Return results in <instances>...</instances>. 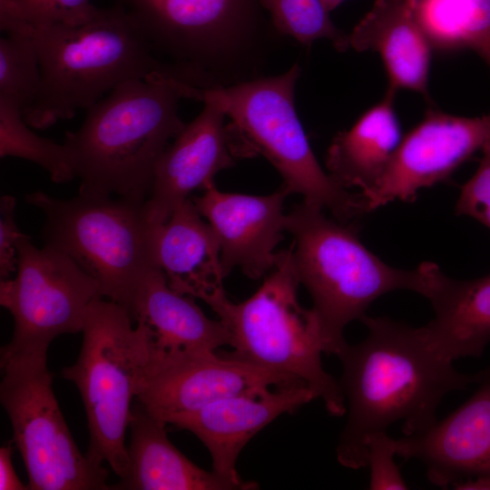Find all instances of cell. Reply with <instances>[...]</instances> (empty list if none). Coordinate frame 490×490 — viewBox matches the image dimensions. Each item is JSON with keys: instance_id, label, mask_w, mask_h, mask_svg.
<instances>
[{"instance_id": "obj_1", "label": "cell", "mask_w": 490, "mask_h": 490, "mask_svg": "<svg viewBox=\"0 0 490 490\" xmlns=\"http://www.w3.org/2000/svg\"><path fill=\"white\" fill-rule=\"evenodd\" d=\"M360 321L366 338L355 345L346 342L336 355L348 413L336 454L351 469L367 466L370 435L399 421L406 436L423 432L437 421L436 409L447 393L490 377V369L458 372L431 349L421 328L387 317L366 315Z\"/></svg>"}, {"instance_id": "obj_2", "label": "cell", "mask_w": 490, "mask_h": 490, "mask_svg": "<svg viewBox=\"0 0 490 490\" xmlns=\"http://www.w3.org/2000/svg\"><path fill=\"white\" fill-rule=\"evenodd\" d=\"M113 1L142 34L166 77L198 88L260 77L278 33L260 0Z\"/></svg>"}, {"instance_id": "obj_3", "label": "cell", "mask_w": 490, "mask_h": 490, "mask_svg": "<svg viewBox=\"0 0 490 490\" xmlns=\"http://www.w3.org/2000/svg\"><path fill=\"white\" fill-rule=\"evenodd\" d=\"M181 98L172 79L154 74L118 84L86 109L64 142L78 193L145 202L160 156L186 125Z\"/></svg>"}, {"instance_id": "obj_4", "label": "cell", "mask_w": 490, "mask_h": 490, "mask_svg": "<svg viewBox=\"0 0 490 490\" xmlns=\"http://www.w3.org/2000/svg\"><path fill=\"white\" fill-rule=\"evenodd\" d=\"M41 83L23 111L32 128L44 130L88 109L118 84L166 77L162 63L127 14L117 5L98 8L86 23L34 28Z\"/></svg>"}, {"instance_id": "obj_5", "label": "cell", "mask_w": 490, "mask_h": 490, "mask_svg": "<svg viewBox=\"0 0 490 490\" xmlns=\"http://www.w3.org/2000/svg\"><path fill=\"white\" fill-rule=\"evenodd\" d=\"M301 68L294 64L274 76H260L224 87L198 88L173 81L182 98L218 106L231 120L238 158L261 155L278 171L288 194L328 210L348 222L368 212L363 195L338 185L317 161L295 107Z\"/></svg>"}, {"instance_id": "obj_6", "label": "cell", "mask_w": 490, "mask_h": 490, "mask_svg": "<svg viewBox=\"0 0 490 490\" xmlns=\"http://www.w3.org/2000/svg\"><path fill=\"white\" fill-rule=\"evenodd\" d=\"M323 208L303 201L286 216L293 236L292 261L299 284L309 293L322 330L325 353L346 343L348 323L367 315L379 297L407 289L422 294L424 271L391 267L360 241L358 228L327 218Z\"/></svg>"}, {"instance_id": "obj_7", "label": "cell", "mask_w": 490, "mask_h": 490, "mask_svg": "<svg viewBox=\"0 0 490 490\" xmlns=\"http://www.w3.org/2000/svg\"><path fill=\"white\" fill-rule=\"evenodd\" d=\"M299 286L290 246L279 251L276 267L244 301H231L221 289L204 302L230 332L228 356L305 382L331 416H341L344 395L323 368L321 326L313 309L299 304Z\"/></svg>"}, {"instance_id": "obj_8", "label": "cell", "mask_w": 490, "mask_h": 490, "mask_svg": "<svg viewBox=\"0 0 490 490\" xmlns=\"http://www.w3.org/2000/svg\"><path fill=\"white\" fill-rule=\"evenodd\" d=\"M44 215V245L69 257L98 285L102 298L128 309L147 274L157 266L155 224L144 203L78 193L70 200L42 191L24 195Z\"/></svg>"}, {"instance_id": "obj_9", "label": "cell", "mask_w": 490, "mask_h": 490, "mask_svg": "<svg viewBox=\"0 0 490 490\" xmlns=\"http://www.w3.org/2000/svg\"><path fill=\"white\" fill-rule=\"evenodd\" d=\"M75 363L63 369L78 388L87 416L89 446L85 455L106 463L123 477L129 466L126 430L150 362L143 329L121 305L104 298L89 307Z\"/></svg>"}, {"instance_id": "obj_10", "label": "cell", "mask_w": 490, "mask_h": 490, "mask_svg": "<svg viewBox=\"0 0 490 490\" xmlns=\"http://www.w3.org/2000/svg\"><path fill=\"white\" fill-rule=\"evenodd\" d=\"M0 401L29 490H107L108 471L74 442L53 390L47 355L0 357Z\"/></svg>"}, {"instance_id": "obj_11", "label": "cell", "mask_w": 490, "mask_h": 490, "mask_svg": "<svg viewBox=\"0 0 490 490\" xmlns=\"http://www.w3.org/2000/svg\"><path fill=\"white\" fill-rule=\"evenodd\" d=\"M17 251L15 276L0 281V304L15 322L1 355H47L56 337L82 332L90 305L102 296L97 283L63 252L38 249L28 236Z\"/></svg>"}, {"instance_id": "obj_12", "label": "cell", "mask_w": 490, "mask_h": 490, "mask_svg": "<svg viewBox=\"0 0 490 490\" xmlns=\"http://www.w3.org/2000/svg\"><path fill=\"white\" fill-rule=\"evenodd\" d=\"M490 136V113L453 115L428 109L403 137L377 185L363 197L370 212L394 201H414L420 190L446 181Z\"/></svg>"}, {"instance_id": "obj_13", "label": "cell", "mask_w": 490, "mask_h": 490, "mask_svg": "<svg viewBox=\"0 0 490 490\" xmlns=\"http://www.w3.org/2000/svg\"><path fill=\"white\" fill-rule=\"evenodd\" d=\"M292 381L296 379L227 354L198 352L151 362L136 400L166 423L229 396Z\"/></svg>"}, {"instance_id": "obj_14", "label": "cell", "mask_w": 490, "mask_h": 490, "mask_svg": "<svg viewBox=\"0 0 490 490\" xmlns=\"http://www.w3.org/2000/svg\"><path fill=\"white\" fill-rule=\"evenodd\" d=\"M317 397L303 381L260 387L229 396L195 411L170 417L167 425L195 435L208 449L212 470L240 485L257 489L239 475L236 464L243 447L262 428L283 414H291Z\"/></svg>"}, {"instance_id": "obj_15", "label": "cell", "mask_w": 490, "mask_h": 490, "mask_svg": "<svg viewBox=\"0 0 490 490\" xmlns=\"http://www.w3.org/2000/svg\"><path fill=\"white\" fill-rule=\"evenodd\" d=\"M288 195L283 188L268 195L225 192L212 183L191 198L217 236L225 278L239 268L257 279L276 267L279 251L275 250L286 231L283 204Z\"/></svg>"}, {"instance_id": "obj_16", "label": "cell", "mask_w": 490, "mask_h": 490, "mask_svg": "<svg viewBox=\"0 0 490 490\" xmlns=\"http://www.w3.org/2000/svg\"><path fill=\"white\" fill-rule=\"evenodd\" d=\"M226 117L218 106L204 103L201 113L162 153L144 203L150 222L166 221L192 191H204L218 172L235 164L238 157Z\"/></svg>"}, {"instance_id": "obj_17", "label": "cell", "mask_w": 490, "mask_h": 490, "mask_svg": "<svg viewBox=\"0 0 490 490\" xmlns=\"http://www.w3.org/2000/svg\"><path fill=\"white\" fill-rule=\"evenodd\" d=\"M479 385L444 419L396 439L397 456L423 463L428 480L436 486L490 475V377Z\"/></svg>"}, {"instance_id": "obj_18", "label": "cell", "mask_w": 490, "mask_h": 490, "mask_svg": "<svg viewBox=\"0 0 490 490\" xmlns=\"http://www.w3.org/2000/svg\"><path fill=\"white\" fill-rule=\"evenodd\" d=\"M126 311L144 331L151 362L230 344L221 320L208 318L194 298L173 290L158 266L144 278Z\"/></svg>"}, {"instance_id": "obj_19", "label": "cell", "mask_w": 490, "mask_h": 490, "mask_svg": "<svg viewBox=\"0 0 490 490\" xmlns=\"http://www.w3.org/2000/svg\"><path fill=\"white\" fill-rule=\"evenodd\" d=\"M434 318L421 327L423 336L440 358L453 362L479 358L490 343V273L470 280L454 279L429 261L421 264Z\"/></svg>"}, {"instance_id": "obj_20", "label": "cell", "mask_w": 490, "mask_h": 490, "mask_svg": "<svg viewBox=\"0 0 490 490\" xmlns=\"http://www.w3.org/2000/svg\"><path fill=\"white\" fill-rule=\"evenodd\" d=\"M346 51L377 53L385 65L388 88L407 89L429 101L428 75L432 46L415 13L413 0H376L345 37Z\"/></svg>"}, {"instance_id": "obj_21", "label": "cell", "mask_w": 490, "mask_h": 490, "mask_svg": "<svg viewBox=\"0 0 490 490\" xmlns=\"http://www.w3.org/2000/svg\"><path fill=\"white\" fill-rule=\"evenodd\" d=\"M153 253L173 290L204 301L224 289L219 240L191 198L155 224Z\"/></svg>"}, {"instance_id": "obj_22", "label": "cell", "mask_w": 490, "mask_h": 490, "mask_svg": "<svg viewBox=\"0 0 490 490\" xmlns=\"http://www.w3.org/2000/svg\"><path fill=\"white\" fill-rule=\"evenodd\" d=\"M127 446L125 475L111 489L118 490H242L213 470L206 471L187 458L169 440L166 423L136 400Z\"/></svg>"}, {"instance_id": "obj_23", "label": "cell", "mask_w": 490, "mask_h": 490, "mask_svg": "<svg viewBox=\"0 0 490 490\" xmlns=\"http://www.w3.org/2000/svg\"><path fill=\"white\" fill-rule=\"evenodd\" d=\"M396 93L387 88L379 103L365 112L351 128L333 138L326 168L341 188H358L364 195L381 178L402 139L394 109Z\"/></svg>"}, {"instance_id": "obj_24", "label": "cell", "mask_w": 490, "mask_h": 490, "mask_svg": "<svg viewBox=\"0 0 490 490\" xmlns=\"http://www.w3.org/2000/svg\"><path fill=\"white\" fill-rule=\"evenodd\" d=\"M29 127L23 118L22 109L0 97V156L34 162L56 183L75 178L64 144L41 137Z\"/></svg>"}, {"instance_id": "obj_25", "label": "cell", "mask_w": 490, "mask_h": 490, "mask_svg": "<svg viewBox=\"0 0 490 490\" xmlns=\"http://www.w3.org/2000/svg\"><path fill=\"white\" fill-rule=\"evenodd\" d=\"M270 19L281 35L304 45L328 39L339 52H345L346 34L335 26L322 0H260Z\"/></svg>"}, {"instance_id": "obj_26", "label": "cell", "mask_w": 490, "mask_h": 490, "mask_svg": "<svg viewBox=\"0 0 490 490\" xmlns=\"http://www.w3.org/2000/svg\"><path fill=\"white\" fill-rule=\"evenodd\" d=\"M98 8L91 0H0V29L6 34L29 35L32 27L78 25Z\"/></svg>"}, {"instance_id": "obj_27", "label": "cell", "mask_w": 490, "mask_h": 490, "mask_svg": "<svg viewBox=\"0 0 490 490\" xmlns=\"http://www.w3.org/2000/svg\"><path fill=\"white\" fill-rule=\"evenodd\" d=\"M41 83L39 59L32 36L11 34L0 39V97L24 111Z\"/></svg>"}, {"instance_id": "obj_28", "label": "cell", "mask_w": 490, "mask_h": 490, "mask_svg": "<svg viewBox=\"0 0 490 490\" xmlns=\"http://www.w3.org/2000/svg\"><path fill=\"white\" fill-rule=\"evenodd\" d=\"M366 447L367 466L370 468L369 489H408L394 459L397 456L396 439L387 431L376 432L367 438Z\"/></svg>"}, {"instance_id": "obj_29", "label": "cell", "mask_w": 490, "mask_h": 490, "mask_svg": "<svg viewBox=\"0 0 490 490\" xmlns=\"http://www.w3.org/2000/svg\"><path fill=\"white\" fill-rule=\"evenodd\" d=\"M459 50L476 53L490 68V0H460Z\"/></svg>"}, {"instance_id": "obj_30", "label": "cell", "mask_w": 490, "mask_h": 490, "mask_svg": "<svg viewBox=\"0 0 490 490\" xmlns=\"http://www.w3.org/2000/svg\"><path fill=\"white\" fill-rule=\"evenodd\" d=\"M481 151L475 174L461 189L456 212L472 217L490 230V136Z\"/></svg>"}, {"instance_id": "obj_31", "label": "cell", "mask_w": 490, "mask_h": 490, "mask_svg": "<svg viewBox=\"0 0 490 490\" xmlns=\"http://www.w3.org/2000/svg\"><path fill=\"white\" fill-rule=\"evenodd\" d=\"M16 201L11 195L0 199V279L15 276L17 269L19 241L26 235L15 220Z\"/></svg>"}, {"instance_id": "obj_32", "label": "cell", "mask_w": 490, "mask_h": 490, "mask_svg": "<svg viewBox=\"0 0 490 490\" xmlns=\"http://www.w3.org/2000/svg\"><path fill=\"white\" fill-rule=\"evenodd\" d=\"M11 444L0 448V490H29L28 485L21 482L12 461Z\"/></svg>"}, {"instance_id": "obj_33", "label": "cell", "mask_w": 490, "mask_h": 490, "mask_svg": "<svg viewBox=\"0 0 490 490\" xmlns=\"http://www.w3.org/2000/svg\"><path fill=\"white\" fill-rule=\"evenodd\" d=\"M454 489L458 490H490V475H479L455 483Z\"/></svg>"}, {"instance_id": "obj_34", "label": "cell", "mask_w": 490, "mask_h": 490, "mask_svg": "<svg viewBox=\"0 0 490 490\" xmlns=\"http://www.w3.org/2000/svg\"><path fill=\"white\" fill-rule=\"evenodd\" d=\"M344 0H322V3L328 13L335 10Z\"/></svg>"}]
</instances>
